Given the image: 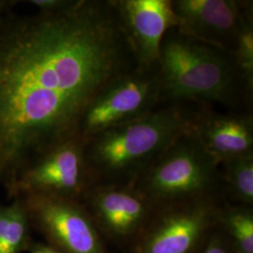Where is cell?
<instances>
[{
	"label": "cell",
	"instance_id": "6da1fadb",
	"mask_svg": "<svg viewBox=\"0 0 253 253\" xmlns=\"http://www.w3.org/2000/svg\"><path fill=\"white\" fill-rule=\"evenodd\" d=\"M137 68L115 1L0 16V178L80 136L98 94Z\"/></svg>",
	"mask_w": 253,
	"mask_h": 253
},
{
	"label": "cell",
	"instance_id": "7a4b0ae2",
	"mask_svg": "<svg viewBox=\"0 0 253 253\" xmlns=\"http://www.w3.org/2000/svg\"><path fill=\"white\" fill-rule=\"evenodd\" d=\"M161 101L217 102L235 107L249 96L232 54L193 40L175 27L164 37L158 63Z\"/></svg>",
	"mask_w": 253,
	"mask_h": 253
},
{
	"label": "cell",
	"instance_id": "3957f363",
	"mask_svg": "<svg viewBox=\"0 0 253 253\" xmlns=\"http://www.w3.org/2000/svg\"><path fill=\"white\" fill-rule=\"evenodd\" d=\"M206 104L172 103L90 138L85 157L106 176L145 171L181 136L191 131Z\"/></svg>",
	"mask_w": 253,
	"mask_h": 253
},
{
	"label": "cell",
	"instance_id": "277c9868",
	"mask_svg": "<svg viewBox=\"0 0 253 253\" xmlns=\"http://www.w3.org/2000/svg\"><path fill=\"white\" fill-rule=\"evenodd\" d=\"M218 163L191 132L150 163L138 191L153 202L197 199L213 187Z\"/></svg>",
	"mask_w": 253,
	"mask_h": 253
},
{
	"label": "cell",
	"instance_id": "5b68a950",
	"mask_svg": "<svg viewBox=\"0 0 253 253\" xmlns=\"http://www.w3.org/2000/svg\"><path fill=\"white\" fill-rule=\"evenodd\" d=\"M158 68H137L108 84L91 102L82 121L80 136L90 138L113 126L140 118L159 107Z\"/></svg>",
	"mask_w": 253,
	"mask_h": 253
},
{
	"label": "cell",
	"instance_id": "8992f818",
	"mask_svg": "<svg viewBox=\"0 0 253 253\" xmlns=\"http://www.w3.org/2000/svg\"><path fill=\"white\" fill-rule=\"evenodd\" d=\"M249 2L234 0H175V28L186 36L232 54Z\"/></svg>",
	"mask_w": 253,
	"mask_h": 253
},
{
	"label": "cell",
	"instance_id": "52a82bcc",
	"mask_svg": "<svg viewBox=\"0 0 253 253\" xmlns=\"http://www.w3.org/2000/svg\"><path fill=\"white\" fill-rule=\"evenodd\" d=\"M115 3L139 67L158 68L163 39L176 27L172 0H118Z\"/></svg>",
	"mask_w": 253,
	"mask_h": 253
},
{
	"label": "cell",
	"instance_id": "ba28073f",
	"mask_svg": "<svg viewBox=\"0 0 253 253\" xmlns=\"http://www.w3.org/2000/svg\"><path fill=\"white\" fill-rule=\"evenodd\" d=\"M85 144L77 136L51 148L25 172L17 186L33 193L66 198L78 193L85 177Z\"/></svg>",
	"mask_w": 253,
	"mask_h": 253
},
{
	"label": "cell",
	"instance_id": "9c48e42d",
	"mask_svg": "<svg viewBox=\"0 0 253 253\" xmlns=\"http://www.w3.org/2000/svg\"><path fill=\"white\" fill-rule=\"evenodd\" d=\"M30 206L41 225L66 253H104L89 217L66 197L33 193Z\"/></svg>",
	"mask_w": 253,
	"mask_h": 253
},
{
	"label": "cell",
	"instance_id": "30bf717a",
	"mask_svg": "<svg viewBox=\"0 0 253 253\" xmlns=\"http://www.w3.org/2000/svg\"><path fill=\"white\" fill-rule=\"evenodd\" d=\"M213 216V207L207 201L168 212L146 235L139 253H190Z\"/></svg>",
	"mask_w": 253,
	"mask_h": 253
},
{
	"label": "cell",
	"instance_id": "8fae6325",
	"mask_svg": "<svg viewBox=\"0 0 253 253\" xmlns=\"http://www.w3.org/2000/svg\"><path fill=\"white\" fill-rule=\"evenodd\" d=\"M190 132L218 164L253 154V121L250 115L217 114L205 105Z\"/></svg>",
	"mask_w": 253,
	"mask_h": 253
},
{
	"label": "cell",
	"instance_id": "7c38bea8",
	"mask_svg": "<svg viewBox=\"0 0 253 253\" xmlns=\"http://www.w3.org/2000/svg\"><path fill=\"white\" fill-rule=\"evenodd\" d=\"M93 207L102 225L117 236L133 234L148 213V201L142 193L115 186L97 190Z\"/></svg>",
	"mask_w": 253,
	"mask_h": 253
},
{
	"label": "cell",
	"instance_id": "4fadbf2b",
	"mask_svg": "<svg viewBox=\"0 0 253 253\" xmlns=\"http://www.w3.org/2000/svg\"><path fill=\"white\" fill-rule=\"evenodd\" d=\"M253 10L248 3L235 39L232 56L237 72L244 84L249 96L253 86Z\"/></svg>",
	"mask_w": 253,
	"mask_h": 253
},
{
	"label": "cell",
	"instance_id": "5bb4252c",
	"mask_svg": "<svg viewBox=\"0 0 253 253\" xmlns=\"http://www.w3.org/2000/svg\"><path fill=\"white\" fill-rule=\"evenodd\" d=\"M227 179L235 197L247 205L253 203V154L226 163Z\"/></svg>",
	"mask_w": 253,
	"mask_h": 253
},
{
	"label": "cell",
	"instance_id": "9a60e30c",
	"mask_svg": "<svg viewBox=\"0 0 253 253\" xmlns=\"http://www.w3.org/2000/svg\"><path fill=\"white\" fill-rule=\"evenodd\" d=\"M223 220L240 253H253V216L250 209L232 208Z\"/></svg>",
	"mask_w": 253,
	"mask_h": 253
},
{
	"label": "cell",
	"instance_id": "2e32d148",
	"mask_svg": "<svg viewBox=\"0 0 253 253\" xmlns=\"http://www.w3.org/2000/svg\"><path fill=\"white\" fill-rule=\"evenodd\" d=\"M27 220L23 208L18 203L10 206V218L7 234L0 253H17L26 236Z\"/></svg>",
	"mask_w": 253,
	"mask_h": 253
},
{
	"label": "cell",
	"instance_id": "e0dca14e",
	"mask_svg": "<svg viewBox=\"0 0 253 253\" xmlns=\"http://www.w3.org/2000/svg\"><path fill=\"white\" fill-rule=\"evenodd\" d=\"M73 0H30L29 3L41 12H52L64 9L71 5Z\"/></svg>",
	"mask_w": 253,
	"mask_h": 253
},
{
	"label": "cell",
	"instance_id": "ac0fdd59",
	"mask_svg": "<svg viewBox=\"0 0 253 253\" xmlns=\"http://www.w3.org/2000/svg\"><path fill=\"white\" fill-rule=\"evenodd\" d=\"M203 253H228V251L219 239H213L209 242Z\"/></svg>",
	"mask_w": 253,
	"mask_h": 253
},
{
	"label": "cell",
	"instance_id": "d6986e66",
	"mask_svg": "<svg viewBox=\"0 0 253 253\" xmlns=\"http://www.w3.org/2000/svg\"><path fill=\"white\" fill-rule=\"evenodd\" d=\"M17 3L14 0H0V16L9 12L10 9Z\"/></svg>",
	"mask_w": 253,
	"mask_h": 253
},
{
	"label": "cell",
	"instance_id": "ffe728a7",
	"mask_svg": "<svg viewBox=\"0 0 253 253\" xmlns=\"http://www.w3.org/2000/svg\"><path fill=\"white\" fill-rule=\"evenodd\" d=\"M33 253H57L56 251H54L51 248H48V247H38L35 250Z\"/></svg>",
	"mask_w": 253,
	"mask_h": 253
}]
</instances>
